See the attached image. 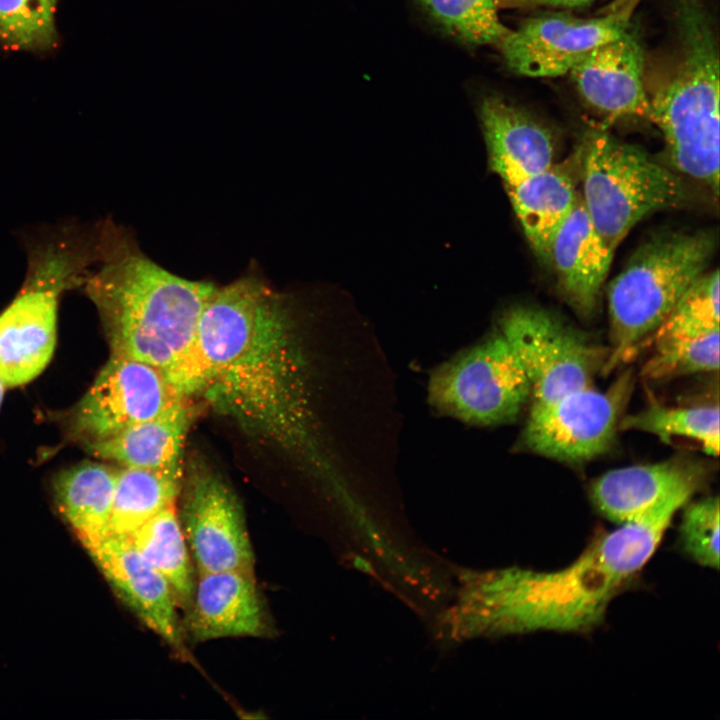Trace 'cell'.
Segmentation results:
<instances>
[{
	"mask_svg": "<svg viewBox=\"0 0 720 720\" xmlns=\"http://www.w3.org/2000/svg\"><path fill=\"white\" fill-rule=\"evenodd\" d=\"M293 304L256 269L217 284L168 378L248 435L321 470Z\"/></svg>",
	"mask_w": 720,
	"mask_h": 720,
	"instance_id": "obj_1",
	"label": "cell"
},
{
	"mask_svg": "<svg viewBox=\"0 0 720 720\" xmlns=\"http://www.w3.org/2000/svg\"><path fill=\"white\" fill-rule=\"evenodd\" d=\"M216 285L170 272L126 230L106 223L80 286L101 316L112 353L148 363L168 377L190 352Z\"/></svg>",
	"mask_w": 720,
	"mask_h": 720,
	"instance_id": "obj_2",
	"label": "cell"
},
{
	"mask_svg": "<svg viewBox=\"0 0 720 720\" xmlns=\"http://www.w3.org/2000/svg\"><path fill=\"white\" fill-rule=\"evenodd\" d=\"M642 565L615 529L554 571L509 569L483 590L487 623L502 632H579L598 625Z\"/></svg>",
	"mask_w": 720,
	"mask_h": 720,
	"instance_id": "obj_3",
	"label": "cell"
},
{
	"mask_svg": "<svg viewBox=\"0 0 720 720\" xmlns=\"http://www.w3.org/2000/svg\"><path fill=\"white\" fill-rule=\"evenodd\" d=\"M677 42L647 71L652 121L671 164L719 191V50L712 25L696 0H679Z\"/></svg>",
	"mask_w": 720,
	"mask_h": 720,
	"instance_id": "obj_4",
	"label": "cell"
},
{
	"mask_svg": "<svg viewBox=\"0 0 720 720\" xmlns=\"http://www.w3.org/2000/svg\"><path fill=\"white\" fill-rule=\"evenodd\" d=\"M716 247L711 231L666 232L642 244L609 286L611 349L605 373L630 359L704 273Z\"/></svg>",
	"mask_w": 720,
	"mask_h": 720,
	"instance_id": "obj_5",
	"label": "cell"
},
{
	"mask_svg": "<svg viewBox=\"0 0 720 720\" xmlns=\"http://www.w3.org/2000/svg\"><path fill=\"white\" fill-rule=\"evenodd\" d=\"M580 152L581 199L597 233L613 251L644 217L687 200L680 177L603 125L585 130Z\"/></svg>",
	"mask_w": 720,
	"mask_h": 720,
	"instance_id": "obj_6",
	"label": "cell"
},
{
	"mask_svg": "<svg viewBox=\"0 0 720 720\" xmlns=\"http://www.w3.org/2000/svg\"><path fill=\"white\" fill-rule=\"evenodd\" d=\"M91 259L92 249L73 237L31 250L23 286L0 313V382L6 388L30 382L50 362L60 297L81 285Z\"/></svg>",
	"mask_w": 720,
	"mask_h": 720,
	"instance_id": "obj_7",
	"label": "cell"
},
{
	"mask_svg": "<svg viewBox=\"0 0 720 720\" xmlns=\"http://www.w3.org/2000/svg\"><path fill=\"white\" fill-rule=\"evenodd\" d=\"M429 400L440 412L476 425L516 419L531 388L515 353L499 330L437 368Z\"/></svg>",
	"mask_w": 720,
	"mask_h": 720,
	"instance_id": "obj_8",
	"label": "cell"
},
{
	"mask_svg": "<svg viewBox=\"0 0 720 720\" xmlns=\"http://www.w3.org/2000/svg\"><path fill=\"white\" fill-rule=\"evenodd\" d=\"M633 388L626 371L605 391L590 386L546 402H532L520 442L528 451L582 463L610 447Z\"/></svg>",
	"mask_w": 720,
	"mask_h": 720,
	"instance_id": "obj_9",
	"label": "cell"
},
{
	"mask_svg": "<svg viewBox=\"0 0 720 720\" xmlns=\"http://www.w3.org/2000/svg\"><path fill=\"white\" fill-rule=\"evenodd\" d=\"M528 378L533 402H546L589 386L606 353L552 312L519 305L498 329ZM605 363V362H604Z\"/></svg>",
	"mask_w": 720,
	"mask_h": 720,
	"instance_id": "obj_10",
	"label": "cell"
},
{
	"mask_svg": "<svg viewBox=\"0 0 720 720\" xmlns=\"http://www.w3.org/2000/svg\"><path fill=\"white\" fill-rule=\"evenodd\" d=\"M188 399L159 368L112 353L73 408L70 432L82 443L102 440Z\"/></svg>",
	"mask_w": 720,
	"mask_h": 720,
	"instance_id": "obj_11",
	"label": "cell"
},
{
	"mask_svg": "<svg viewBox=\"0 0 720 720\" xmlns=\"http://www.w3.org/2000/svg\"><path fill=\"white\" fill-rule=\"evenodd\" d=\"M179 518L197 573H254L242 506L215 470L202 463L191 466Z\"/></svg>",
	"mask_w": 720,
	"mask_h": 720,
	"instance_id": "obj_12",
	"label": "cell"
},
{
	"mask_svg": "<svg viewBox=\"0 0 720 720\" xmlns=\"http://www.w3.org/2000/svg\"><path fill=\"white\" fill-rule=\"evenodd\" d=\"M629 11L581 18L548 12L510 29L496 47L507 67L522 76L550 78L568 74L589 52L628 31Z\"/></svg>",
	"mask_w": 720,
	"mask_h": 720,
	"instance_id": "obj_13",
	"label": "cell"
},
{
	"mask_svg": "<svg viewBox=\"0 0 720 720\" xmlns=\"http://www.w3.org/2000/svg\"><path fill=\"white\" fill-rule=\"evenodd\" d=\"M120 600L183 661L190 660L173 592L128 536L83 544Z\"/></svg>",
	"mask_w": 720,
	"mask_h": 720,
	"instance_id": "obj_14",
	"label": "cell"
},
{
	"mask_svg": "<svg viewBox=\"0 0 720 720\" xmlns=\"http://www.w3.org/2000/svg\"><path fill=\"white\" fill-rule=\"evenodd\" d=\"M646 60L629 31L597 46L568 73L582 101L605 122L650 120Z\"/></svg>",
	"mask_w": 720,
	"mask_h": 720,
	"instance_id": "obj_15",
	"label": "cell"
},
{
	"mask_svg": "<svg viewBox=\"0 0 720 720\" xmlns=\"http://www.w3.org/2000/svg\"><path fill=\"white\" fill-rule=\"evenodd\" d=\"M184 634L194 642L226 637H265L269 625L254 573H197Z\"/></svg>",
	"mask_w": 720,
	"mask_h": 720,
	"instance_id": "obj_16",
	"label": "cell"
},
{
	"mask_svg": "<svg viewBox=\"0 0 720 720\" xmlns=\"http://www.w3.org/2000/svg\"><path fill=\"white\" fill-rule=\"evenodd\" d=\"M479 114L490 168L504 186L554 165L553 136L528 112L500 96L489 95L481 101Z\"/></svg>",
	"mask_w": 720,
	"mask_h": 720,
	"instance_id": "obj_17",
	"label": "cell"
},
{
	"mask_svg": "<svg viewBox=\"0 0 720 720\" xmlns=\"http://www.w3.org/2000/svg\"><path fill=\"white\" fill-rule=\"evenodd\" d=\"M613 253L594 228L579 194L552 240L548 257L563 297L579 315L587 317L595 311Z\"/></svg>",
	"mask_w": 720,
	"mask_h": 720,
	"instance_id": "obj_18",
	"label": "cell"
},
{
	"mask_svg": "<svg viewBox=\"0 0 720 720\" xmlns=\"http://www.w3.org/2000/svg\"><path fill=\"white\" fill-rule=\"evenodd\" d=\"M703 479L697 464L671 459L611 470L594 481L590 495L603 516L624 523L683 486L701 485Z\"/></svg>",
	"mask_w": 720,
	"mask_h": 720,
	"instance_id": "obj_19",
	"label": "cell"
},
{
	"mask_svg": "<svg viewBox=\"0 0 720 720\" xmlns=\"http://www.w3.org/2000/svg\"><path fill=\"white\" fill-rule=\"evenodd\" d=\"M108 438L83 443L94 457L121 467L171 469L183 467V450L194 417L189 401Z\"/></svg>",
	"mask_w": 720,
	"mask_h": 720,
	"instance_id": "obj_20",
	"label": "cell"
},
{
	"mask_svg": "<svg viewBox=\"0 0 720 720\" xmlns=\"http://www.w3.org/2000/svg\"><path fill=\"white\" fill-rule=\"evenodd\" d=\"M504 188L530 246L548 263L552 240L579 195L570 173L554 164Z\"/></svg>",
	"mask_w": 720,
	"mask_h": 720,
	"instance_id": "obj_21",
	"label": "cell"
},
{
	"mask_svg": "<svg viewBox=\"0 0 720 720\" xmlns=\"http://www.w3.org/2000/svg\"><path fill=\"white\" fill-rule=\"evenodd\" d=\"M117 472L103 462L83 461L53 481L57 507L83 544L110 533Z\"/></svg>",
	"mask_w": 720,
	"mask_h": 720,
	"instance_id": "obj_22",
	"label": "cell"
},
{
	"mask_svg": "<svg viewBox=\"0 0 720 720\" xmlns=\"http://www.w3.org/2000/svg\"><path fill=\"white\" fill-rule=\"evenodd\" d=\"M128 537L167 581L179 609L187 610L196 576L176 504L161 510Z\"/></svg>",
	"mask_w": 720,
	"mask_h": 720,
	"instance_id": "obj_23",
	"label": "cell"
},
{
	"mask_svg": "<svg viewBox=\"0 0 720 720\" xmlns=\"http://www.w3.org/2000/svg\"><path fill=\"white\" fill-rule=\"evenodd\" d=\"M182 481L183 467L118 468L109 534L130 536L161 510L176 504Z\"/></svg>",
	"mask_w": 720,
	"mask_h": 720,
	"instance_id": "obj_24",
	"label": "cell"
},
{
	"mask_svg": "<svg viewBox=\"0 0 720 720\" xmlns=\"http://www.w3.org/2000/svg\"><path fill=\"white\" fill-rule=\"evenodd\" d=\"M719 406L668 407L658 403L627 415L619 423L621 430H637L670 442L675 437L697 441L712 456L719 454Z\"/></svg>",
	"mask_w": 720,
	"mask_h": 720,
	"instance_id": "obj_25",
	"label": "cell"
},
{
	"mask_svg": "<svg viewBox=\"0 0 720 720\" xmlns=\"http://www.w3.org/2000/svg\"><path fill=\"white\" fill-rule=\"evenodd\" d=\"M719 272L700 275L650 337L655 349L719 329Z\"/></svg>",
	"mask_w": 720,
	"mask_h": 720,
	"instance_id": "obj_26",
	"label": "cell"
},
{
	"mask_svg": "<svg viewBox=\"0 0 720 720\" xmlns=\"http://www.w3.org/2000/svg\"><path fill=\"white\" fill-rule=\"evenodd\" d=\"M452 38L468 46L498 44L510 29L500 20V0H417Z\"/></svg>",
	"mask_w": 720,
	"mask_h": 720,
	"instance_id": "obj_27",
	"label": "cell"
},
{
	"mask_svg": "<svg viewBox=\"0 0 720 720\" xmlns=\"http://www.w3.org/2000/svg\"><path fill=\"white\" fill-rule=\"evenodd\" d=\"M57 0H0V42L14 50H46L57 41Z\"/></svg>",
	"mask_w": 720,
	"mask_h": 720,
	"instance_id": "obj_28",
	"label": "cell"
},
{
	"mask_svg": "<svg viewBox=\"0 0 720 720\" xmlns=\"http://www.w3.org/2000/svg\"><path fill=\"white\" fill-rule=\"evenodd\" d=\"M719 368V329L702 337L655 349L643 365L641 375L659 381Z\"/></svg>",
	"mask_w": 720,
	"mask_h": 720,
	"instance_id": "obj_29",
	"label": "cell"
},
{
	"mask_svg": "<svg viewBox=\"0 0 720 720\" xmlns=\"http://www.w3.org/2000/svg\"><path fill=\"white\" fill-rule=\"evenodd\" d=\"M683 550L699 565L719 568V499L709 496L687 506L682 515Z\"/></svg>",
	"mask_w": 720,
	"mask_h": 720,
	"instance_id": "obj_30",
	"label": "cell"
},
{
	"mask_svg": "<svg viewBox=\"0 0 720 720\" xmlns=\"http://www.w3.org/2000/svg\"><path fill=\"white\" fill-rule=\"evenodd\" d=\"M594 0H500L501 9H533L548 7L555 9H575L590 5Z\"/></svg>",
	"mask_w": 720,
	"mask_h": 720,
	"instance_id": "obj_31",
	"label": "cell"
},
{
	"mask_svg": "<svg viewBox=\"0 0 720 720\" xmlns=\"http://www.w3.org/2000/svg\"><path fill=\"white\" fill-rule=\"evenodd\" d=\"M5 388L6 387L0 382V408L3 402Z\"/></svg>",
	"mask_w": 720,
	"mask_h": 720,
	"instance_id": "obj_32",
	"label": "cell"
}]
</instances>
